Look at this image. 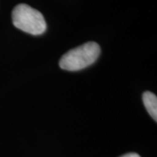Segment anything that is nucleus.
I'll return each mask as SVG.
<instances>
[{"label": "nucleus", "instance_id": "nucleus-1", "mask_svg": "<svg viewBox=\"0 0 157 157\" xmlns=\"http://www.w3.org/2000/svg\"><path fill=\"white\" fill-rule=\"evenodd\" d=\"M101 47L95 42H87L68 51L59 60V67L67 71H79L96 61Z\"/></svg>", "mask_w": 157, "mask_h": 157}, {"label": "nucleus", "instance_id": "nucleus-2", "mask_svg": "<svg viewBox=\"0 0 157 157\" xmlns=\"http://www.w3.org/2000/svg\"><path fill=\"white\" fill-rule=\"evenodd\" d=\"M12 23L17 29L32 35H40L46 30L43 15L31 6L20 4L12 11Z\"/></svg>", "mask_w": 157, "mask_h": 157}, {"label": "nucleus", "instance_id": "nucleus-3", "mask_svg": "<svg viewBox=\"0 0 157 157\" xmlns=\"http://www.w3.org/2000/svg\"><path fill=\"white\" fill-rule=\"evenodd\" d=\"M142 101L144 106L151 115V117L157 121V97L151 92H145L142 95Z\"/></svg>", "mask_w": 157, "mask_h": 157}, {"label": "nucleus", "instance_id": "nucleus-4", "mask_svg": "<svg viewBox=\"0 0 157 157\" xmlns=\"http://www.w3.org/2000/svg\"><path fill=\"white\" fill-rule=\"evenodd\" d=\"M121 157H140L138 154L136 153H129V154H127V155H124L122 156Z\"/></svg>", "mask_w": 157, "mask_h": 157}]
</instances>
